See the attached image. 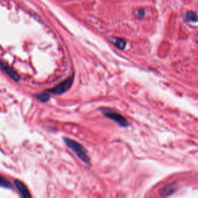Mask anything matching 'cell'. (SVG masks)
<instances>
[{"mask_svg":"<svg viewBox=\"0 0 198 198\" xmlns=\"http://www.w3.org/2000/svg\"><path fill=\"white\" fill-rule=\"evenodd\" d=\"M64 140L65 144L77 155V156L78 157L79 159H81L85 163H89L90 159L88 157L87 151L84 148L83 145L78 143V142H76V141L72 140L71 138H64Z\"/></svg>","mask_w":198,"mask_h":198,"instance_id":"obj_1","label":"cell"},{"mask_svg":"<svg viewBox=\"0 0 198 198\" xmlns=\"http://www.w3.org/2000/svg\"><path fill=\"white\" fill-rule=\"evenodd\" d=\"M73 81H74V76L72 75L67 79H66L65 81H64L62 83L59 84L58 85L55 86L53 88L46 90V93H51L53 95H61L66 92L68 89H70L71 86L73 84Z\"/></svg>","mask_w":198,"mask_h":198,"instance_id":"obj_2","label":"cell"},{"mask_svg":"<svg viewBox=\"0 0 198 198\" xmlns=\"http://www.w3.org/2000/svg\"><path fill=\"white\" fill-rule=\"evenodd\" d=\"M101 111H102V113L105 115V116H106L108 118L118 123L120 126L126 127L129 125L128 121L125 119V118L120 115L119 113L115 112L114 111L108 110V109H106V108L101 109Z\"/></svg>","mask_w":198,"mask_h":198,"instance_id":"obj_3","label":"cell"},{"mask_svg":"<svg viewBox=\"0 0 198 198\" xmlns=\"http://www.w3.org/2000/svg\"><path fill=\"white\" fill-rule=\"evenodd\" d=\"M0 70L6 73L8 76L10 77L13 81H18L20 78L18 73L15 70L12 69L8 64L5 62L4 60H1V59H0Z\"/></svg>","mask_w":198,"mask_h":198,"instance_id":"obj_4","label":"cell"},{"mask_svg":"<svg viewBox=\"0 0 198 198\" xmlns=\"http://www.w3.org/2000/svg\"><path fill=\"white\" fill-rule=\"evenodd\" d=\"M178 187L176 183H170V184L166 185L165 187L159 190V194L163 197L170 196L171 194H174L177 190Z\"/></svg>","mask_w":198,"mask_h":198,"instance_id":"obj_5","label":"cell"},{"mask_svg":"<svg viewBox=\"0 0 198 198\" xmlns=\"http://www.w3.org/2000/svg\"><path fill=\"white\" fill-rule=\"evenodd\" d=\"M14 183H15V186L19 190V192L20 193V194L23 197H31L30 192H29V190H28V189L23 183H22L18 180H16L14 181Z\"/></svg>","mask_w":198,"mask_h":198,"instance_id":"obj_6","label":"cell"},{"mask_svg":"<svg viewBox=\"0 0 198 198\" xmlns=\"http://www.w3.org/2000/svg\"><path fill=\"white\" fill-rule=\"evenodd\" d=\"M0 187L6 188V189H12L11 183L2 175H0Z\"/></svg>","mask_w":198,"mask_h":198,"instance_id":"obj_7","label":"cell"},{"mask_svg":"<svg viewBox=\"0 0 198 198\" xmlns=\"http://www.w3.org/2000/svg\"><path fill=\"white\" fill-rule=\"evenodd\" d=\"M185 20L190 23H196L197 21V14L194 12H188L185 15Z\"/></svg>","mask_w":198,"mask_h":198,"instance_id":"obj_8","label":"cell"},{"mask_svg":"<svg viewBox=\"0 0 198 198\" xmlns=\"http://www.w3.org/2000/svg\"><path fill=\"white\" fill-rule=\"evenodd\" d=\"M115 45L117 46L118 48L120 49V50H124L125 48V46H126V42L125 40L123 39H121V38H116L115 39Z\"/></svg>","mask_w":198,"mask_h":198,"instance_id":"obj_9","label":"cell"},{"mask_svg":"<svg viewBox=\"0 0 198 198\" xmlns=\"http://www.w3.org/2000/svg\"><path fill=\"white\" fill-rule=\"evenodd\" d=\"M35 97L40 102H47L49 101V99H50V95L46 92L41 93V94H39V95H35Z\"/></svg>","mask_w":198,"mask_h":198,"instance_id":"obj_10","label":"cell"},{"mask_svg":"<svg viewBox=\"0 0 198 198\" xmlns=\"http://www.w3.org/2000/svg\"><path fill=\"white\" fill-rule=\"evenodd\" d=\"M136 15H137V16L139 17V18H142V17H143V16H144V10H143V9H138V10L136 11Z\"/></svg>","mask_w":198,"mask_h":198,"instance_id":"obj_11","label":"cell"}]
</instances>
